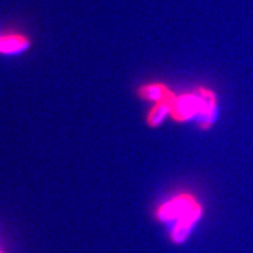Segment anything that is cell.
I'll return each instance as SVG.
<instances>
[{"label":"cell","mask_w":253,"mask_h":253,"mask_svg":"<svg viewBox=\"0 0 253 253\" xmlns=\"http://www.w3.org/2000/svg\"><path fill=\"white\" fill-rule=\"evenodd\" d=\"M173 94V93H172ZM171 94V96H172ZM170 96V97H171ZM170 97L162 102L155 103V106L151 108L148 115L147 121L151 126H156L161 125L168 116L171 115V106H170Z\"/></svg>","instance_id":"obj_5"},{"label":"cell","mask_w":253,"mask_h":253,"mask_svg":"<svg viewBox=\"0 0 253 253\" xmlns=\"http://www.w3.org/2000/svg\"><path fill=\"white\" fill-rule=\"evenodd\" d=\"M31 38L17 28L0 30V55L19 56L31 48Z\"/></svg>","instance_id":"obj_3"},{"label":"cell","mask_w":253,"mask_h":253,"mask_svg":"<svg viewBox=\"0 0 253 253\" xmlns=\"http://www.w3.org/2000/svg\"><path fill=\"white\" fill-rule=\"evenodd\" d=\"M0 253H1V252H0Z\"/></svg>","instance_id":"obj_6"},{"label":"cell","mask_w":253,"mask_h":253,"mask_svg":"<svg viewBox=\"0 0 253 253\" xmlns=\"http://www.w3.org/2000/svg\"><path fill=\"white\" fill-rule=\"evenodd\" d=\"M171 116L176 121H197L203 129L210 128L218 115V99L212 89L198 87L195 90L170 97Z\"/></svg>","instance_id":"obj_1"},{"label":"cell","mask_w":253,"mask_h":253,"mask_svg":"<svg viewBox=\"0 0 253 253\" xmlns=\"http://www.w3.org/2000/svg\"><path fill=\"white\" fill-rule=\"evenodd\" d=\"M137 93L142 99L150 101V102L158 103L166 101L171 96L172 91L169 89V87H167L163 84H143L138 88Z\"/></svg>","instance_id":"obj_4"},{"label":"cell","mask_w":253,"mask_h":253,"mask_svg":"<svg viewBox=\"0 0 253 253\" xmlns=\"http://www.w3.org/2000/svg\"><path fill=\"white\" fill-rule=\"evenodd\" d=\"M202 210L197 202L191 196H178L172 201L163 204L158 210L157 216L161 220L175 221L172 230V239L182 243L189 236L190 231L201 217Z\"/></svg>","instance_id":"obj_2"}]
</instances>
